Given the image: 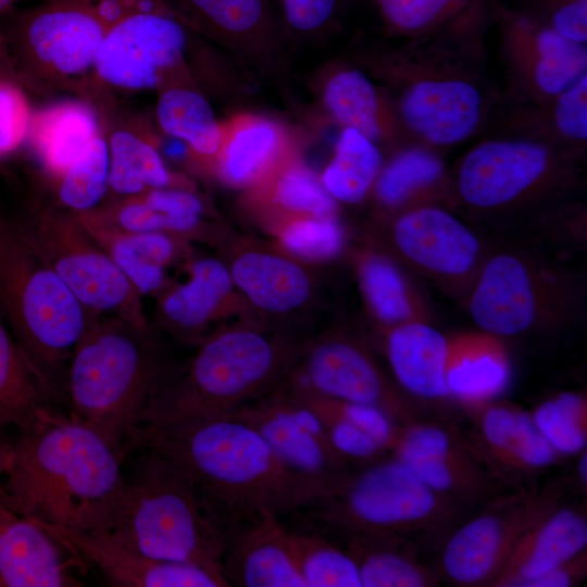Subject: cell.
I'll return each instance as SVG.
<instances>
[{"label":"cell","instance_id":"9f6ffc18","mask_svg":"<svg viewBox=\"0 0 587 587\" xmlns=\"http://www.w3.org/2000/svg\"><path fill=\"white\" fill-rule=\"evenodd\" d=\"M11 444L12 442L5 441L4 439H2L0 437V502L2 501V498H1V480H2L4 470H5V466H7V463H8L10 449H11Z\"/></svg>","mask_w":587,"mask_h":587},{"label":"cell","instance_id":"8992f818","mask_svg":"<svg viewBox=\"0 0 587 587\" xmlns=\"http://www.w3.org/2000/svg\"><path fill=\"white\" fill-rule=\"evenodd\" d=\"M0 314L53 398L91 315L27 239L0 221Z\"/></svg>","mask_w":587,"mask_h":587},{"label":"cell","instance_id":"f5cc1de1","mask_svg":"<svg viewBox=\"0 0 587 587\" xmlns=\"http://www.w3.org/2000/svg\"><path fill=\"white\" fill-rule=\"evenodd\" d=\"M587 574V549L524 584L523 587H572L582 583Z\"/></svg>","mask_w":587,"mask_h":587},{"label":"cell","instance_id":"6f0895ef","mask_svg":"<svg viewBox=\"0 0 587 587\" xmlns=\"http://www.w3.org/2000/svg\"><path fill=\"white\" fill-rule=\"evenodd\" d=\"M17 0H0V16L12 10Z\"/></svg>","mask_w":587,"mask_h":587},{"label":"cell","instance_id":"f6af8a7d","mask_svg":"<svg viewBox=\"0 0 587 587\" xmlns=\"http://www.w3.org/2000/svg\"><path fill=\"white\" fill-rule=\"evenodd\" d=\"M530 416L560 455L578 454L587 445V400L582 392L566 391L541 402Z\"/></svg>","mask_w":587,"mask_h":587},{"label":"cell","instance_id":"f1b7e54d","mask_svg":"<svg viewBox=\"0 0 587 587\" xmlns=\"http://www.w3.org/2000/svg\"><path fill=\"white\" fill-rule=\"evenodd\" d=\"M355 267L365 305L382 333L410 322L432 323L425 297L388 253L378 247L364 248Z\"/></svg>","mask_w":587,"mask_h":587},{"label":"cell","instance_id":"9a60e30c","mask_svg":"<svg viewBox=\"0 0 587 587\" xmlns=\"http://www.w3.org/2000/svg\"><path fill=\"white\" fill-rule=\"evenodd\" d=\"M232 413L254 427L287 466L322 486L327 495L350 472L315 412L284 380Z\"/></svg>","mask_w":587,"mask_h":587},{"label":"cell","instance_id":"d4e9b609","mask_svg":"<svg viewBox=\"0 0 587 587\" xmlns=\"http://www.w3.org/2000/svg\"><path fill=\"white\" fill-rule=\"evenodd\" d=\"M586 547L585 511L561 503L520 539L491 587H523Z\"/></svg>","mask_w":587,"mask_h":587},{"label":"cell","instance_id":"1f68e13d","mask_svg":"<svg viewBox=\"0 0 587 587\" xmlns=\"http://www.w3.org/2000/svg\"><path fill=\"white\" fill-rule=\"evenodd\" d=\"M28 136L46 168L58 177L100 135L91 109L68 101L32 115Z\"/></svg>","mask_w":587,"mask_h":587},{"label":"cell","instance_id":"4316f807","mask_svg":"<svg viewBox=\"0 0 587 587\" xmlns=\"http://www.w3.org/2000/svg\"><path fill=\"white\" fill-rule=\"evenodd\" d=\"M324 426L335 451L346 461H374L390 452L400 424L379 408L320 396L284 380Z\"/></svg>","mask_w":587,"mask_h":587},{"label":"cell","instance_id":"e575fe53","mask_svg":"<svg viewBox=\"0 0 587 587\" xmlns=\"http://www.w3.org/2000/svg\"><path fill=\"white\" fill-rule=\"evenodd\" d=\"M347 552L357 563L361 587H429L438 577L412 557L397 537H352Z\"/></svg>","mask_w":587,"mask_h":587},{"label":"cell","instance_id":"b9f144b4","mask_svg":"<svg viewBox=\"0 0 587 587\" xmlns=\"http://www.w3.org/2000/svg\"><path fill=\"white\" fill-rule=\"evenodd\" d=\"M442 174L444 165L435 154L421 148L408 149L380 170L375 195L382 205L398 210L434 186Z\"/></svg>","mask_w":587,"mask_h":587},{"label":"cell","instance_id":"83f0119b","mask_svg":"<svg viewBox=\"0 0 587 587\" xmlns=\"http://www.w3.org/2000/svg\"><path fill=\"white\" fill-rule=\"evenodd\" d=\"M383 335L384 354L403 390L426 400L449 398L445 377L447 336L427 322L401 324Z\"/></svg>","mask_w":587,"mask_h":587},{"label":"cell","instance_id":"d590c367","mask_svg":"<svg viewBox=\"0 0 587 587\" xmlns=\"http://www.w3.org/2000/svg\"><path fill=\"white\" fill-rule=\"evenodd\" d=\"M321 97L329 115L345 127L357 129L372 141L385 135L383 102L375 86L359 70L340 67L328 73Z\"/></svg>","mask_w":587,"mask_h":587},{"label":"cell","instance_id":"681fc988","mask_svg":"<svg viewBox=\"0 0 587 587\" xmlns=\"http://www.w3.org/2000/svg\"><path fill=\"white\" fill-rule=\"evenodd\" d=\"M341 0H280L287 27L298 34H319L329 28L339 15Z\"/></svg>","mask_w":587,"mask_h":587},{"label":"cell","instance_id":"8fae6325","mask_svg":"<svg viewBox=\"0 0 587 587\" xmlns=\"http://www.w3.org/2000/svg\"><path fill=\"white\" fill-rule=\"evenodd\" d=\"M565 489L554 482L489 501L445 541L439 561L444 576L457 586L491 587L520 539L562 503Z\"/></svg>","mask_w":587,"mask_h":587},{"label":"cell","instance_id":"ffe728a7","mask_svg":"<svg viewBox=\"0 0 587 587\" xmlns=\"http://www.w3.org/2000/svg\"><path fill=\"white\" fill-rule=\"evenodd\" d=\"M294 157V143L278 122L239 113L221 123V142L212 162L216 174L235 187L259 186Z\"/></svg>","mask_w":587,"mask_h":587},{"label":"cell","instance_id":"5bb4252c","mask_svg":"<svg viewBox=\"0 0 587 587\" xmlns=\"http://www.w3.org/2000/svg\"><path fill=\"white\" fill-rule=\"evenodd\" d=\"M285 379L320 396L379 408L399 424L415 420L412 404L372 352L348 335L328 334L303 342Z\"/></svg>","mask_w":587,"mask_h":587},{"label":"cell","instance_id":"7bdbcfd3","mask_svg":"<svg viewBox=\"0 0 587 587\" xmlns=\"http://www.w3.org/2000/svg\"><path fill=\"white\" fill-rule=\"evenodd\" d=\"M260 186L272 203L290 216H336V200L294 157Z\"/></svg>","mask_w":587,"mask_h":587},{"label":"cell","instance_id":"ac0fdd59","mask_svg":"<svg viewBox=\"0 0 587 587\" xmlns=\"http://www.w3.org/2000/svg\"><path fill=\"white\" fill-rule=\"evenodd\" d=\"M87 565L36 521L0 502V587H76Z\"/></svg>","mask_w":587,"mask_h":587},{"label":"cell","instance_id":"d6986e66","mask_svg":"<svg viewBox=\"0 0 587 587\" xmlns=\"http://www.w3.org/2000/svg\"><path fill=\"white\" fill-rule=\"evenodd\" d=\"M222 574L229 586L305 587L289 530L268 511L226 526Z\"/></svg>","mask_w":587,"mask_h":587},{"label":"cell","instance_id":"603a6c76","mask_svg":"<svg viewBox=\"0 0 587 587\" xmlns=\"http://www.w3.org/2000/svg\"><path fill=\"white\" fill-rule=\"evenodd\" d=\"M227 266L234 286L264 313L292 314L313 298L315 286L311 273L285 253L246 247L233 255Z\"/></svg>","mask_w":587,"mask_h":587},{"label":"cell","instance_id":"ba28073f","mask_svg":"<svg viewBox=\"0 0 587 587\" xmlns=\"http://www.w3.org/2000/svg\"><path fill=\"white\" fill-rule=\"evenodd\" d=\"M465 298L476 326L501 338L565 324L582 302L564 268L517 250L487 257Z\"/></svg>","mask_w":587,"mask_h":587},{"label":"cell","instance_id":"74e56055","mask_svg":"<svg viewBox=\"0 0 587 587\" xmlns=\"http://www.w3.org/2000/svg\"><path fill=\"white\" fill-rule=\"evenodd\" d=\"M108 146L109 187L114 192L133 197L151 189L173 187L175 178L148 140L121 129L111 136Z\"/></svg>","mask_w":587,"mask_h":587},{"label":"cell","instance_id":"7c38bea8","mask_svg":"<svg viewBox=\"0 0 587 587\" xmlns=\"http://www.w3.org/2000/svg\"><path fill=\"white\" fill-rule=\"evenodd\" d=\"M377 246L398 263L452 296L466 297L485 259L478 236L436 205H411L388 220Z\"/></svg>","mask_w":587,"mask_h":587},{"label":"cell","instance_id":"9c48e42d","mask_svg":"<svg viewBox=\"0 0 587 587\" xmlns=\"http://www.w3.org/2000/svg\"><path fill=\"white\" fill-rule=\"evenodd\" d=\"M18 225L91 316L150 329L142 297L75 215L36 208Z\"/></svg>","mask_w":587,"mask_h":587},{"label":"cell","instance_id":"2e32d148","mask_svg":"<svg viewBox=\"0 0 587 587\" xmlns=\"http://www.w3.org/2000/svg\"><path fill=\"white\" fill-rule=\"evenodd\" d=\"M553 167L551 152L539 142L490 140L464 157L457 174V189L472 208L504 209L538 189Z\"/></svg>","mask_w":587,"mask_h":587},{"label":"cell","instance_id":"816d5d0a","mask_svg":"<svg viewBox=\"0 0 587 587\" xmlns=\"http://www.w3.org/2000/svg\"><path fill=\"white\" fill-rule=\"evenodd\" d=\"M549 27L577 42L587 40V0H545Z\"/></svg>","mask_w":587,"mask_h":587},{"label":"cell","instance_id":"f35d334b","mask_svg":"<svg viewBox=\"0 0 587 587\" xmlns=\"http://www.w3.org/2000/svg\"><path fill=\"white\" fill-rule=\"evenodd\" d=\"M382 162L374 141L357 129L345 127L321 182L336 201L358 203L374 186Z\"/></svg>","mask_w":587,"mask_h":587},{"label":"cell","instance_id":"f546056e","mask_svg":"<svg viewBox=\"0 0 587 587\" xmlns=\"http://www.w3.org/2000/svg\"><path fill=\"white\" fill-rule=\"evenodd\" d=\"M78 221L141 297H158L167 288L166 268L185 252L182 236L167 232L120 233Z\"/></svg>","mask_w":587,"mask_h":587},{"label":"cell","instance_id":"4dcf8cb0","mask_svg":"<svg viewBox=\"0 0 587 587\" xmlns=\"http://www.w3.org/2000/svg\"><path fill=\"white\" fill-rule=\"evenodd\" d=\"M189 27L211 34L232 47H268L277 21L271 0H178Z\"/></svg>","mask_w":587,"mask_h":587},{"label":"cell","instance_id":"5b68a950","mask_svg":"<svg viewBox=\"0 0 587 587\" xmlns=\"http://www.w3.org/2000/svg\"><path fill=\"white\" fill-rule=\"evenodd\" d=\"M150 329L118 317L91 316L63 383L68 415L125 453V441L166 372Z\"/></svg>","mask_w":587,"mask_h":587},{"label":"cell","instance_id":"11a10c76","mask_svg":"<svg viewBox=\"0 0 587 587\" xmlns=\"http://www.w3.org/2000/svg\"><path fill=\"white\" fill-rule=\"evenodd\" d=\"M578 454H579V458H578V462L576 466L577 482L582 489L583 488L586 489V486H587V451L586 449H584Z\"/></svg>","mask_w":587,"mask_h":587},{"label":"cell","instance_id":"ee69618b","mask_svg":"<svg viewBox=\"0 0 587 587\" xmlns=\"http://www.w3.org/2000/svg\"><path fill=\"white\" fill-rule=\"evenodd\" d=\"M109 146L98 136L58 176V197L75 214L96 209L109 187Z\"/></svg>","mask_w":587,"mask_h":587},{"label":"cell","instance_id":"44dd1931","mask_svg":"<svg viewBox=\"0 0 587 587\" xmlns=\"http://www.w3.org/2000/svg\"><path fill=\"white\" fill-rule=\"evenodd\" d=\"M405 124L420 137L451 145L470 136L482 115V97L469 82L424 78L407 88L400 101Z\"/></svg>","mask_w":587,"mask_h":587},{"label":"cell","instance_id":"f907efd6","mask_svg":"<svg viewBox=\"0 0 587 587\" xmlns=\"http://www.w3.org/2000/svg\"><path fill=\"white\" fill-rule=\"evenodd\" d=\"M587 76L584 74L559 95L554 109L558 129L567 138L583 141L587 137Z\"/></svg>","mask_w":587,"mask_h":587},{"label":"cell","instance_id":"30bf717a","mask_svg":"<svg viewBox=\"0 0 587 587\" xmlns=\"http://www.w3.org/2000/svg\"><path fill=\"white\" fill-rule=\"evenodd\" d=\"M118 16L99 48L95 71L117 88L161 86L183 64L188 24L166 0H116Z\"/></svg>","mask_w":587,"mask_h":587},{"label":"cell","instance_id":"7402d4cb","mask_svg":"<svg viewBox=\"0 0 587 587\" xmlns=\"http://www.w3.org/2000/svg\"><path fill=\"white\" fill-rule=\"evenodd\" d=\"M471 413L479 444L476 450L500 478L504 472L530 474L545 470L559 459L530 413L495 401Z\"/></svg>","mask_w":587,"mask_h":587},{"label":"cell","instance_id":"4fadbf2b","mask_svg":"<svg viewBox=\"0 0 587 587\" xmlns=\"http://www.w3.org/2000/svg\"><path fill=\"white\" fill-rule=\"evenodd\" d=\"M105 30L90 0H46L11 15L2 35L21 73L75 76L95 68Z\"/></svg>","mask_w":587,"mask_h":587},{"label":"cell","instance_id":"836d02e7","mask_svg":"<svg viewBox=\"0 0 587 587\" xmlns=\"http://www.w3.org/2000/svg\"><path fill=\"white\" fill-rule=\"evenodd\" d=\"M52 399L0 314V425L24 427Z\"/></svg>","mask_w":587,"mask_h":587},{"label":"cell","instance_id":"c3c4849f","mask_svg":"<svg viewBox=\"0 0 587 587\" xmlns=\"http://www.w3.org/2000/svg\"><path fill=\"white\" fill-rule=\"evenodd\" d=\"M30 110L23 91L0 80V157L14 151L28 136Z\"/></svg>","mask_w":587,"mask_h":587},{"label":"cell","instance_id":"6da1fadb","mask_svg":"<svg viewBox=\"0 0 587 587\" xmlns=\"http://www.w3.org/2000/svg\"><path fill=\"white\" fill-rule=\"evenodd\" d=\"M153 451L180 469L225 527L262 511H301L327 495L287 466L258 430L234 413L165 425L139 424L126 452Z\"/></svg>","mask_w":587,"mask_h":587},{"label":"cell","instance_id":"d6a6232c","mask_svg":"<svg viewBox=\"0 0 587 587\" xmlns=\"http://www.w3.org/2000/svg\"><path fill=\"white\" fill-rule=\"evenodd\" d=\"M407 465L433 490L459 504L489 502L500 496V477L471 444Z\"/></svg>","mask_w":587,"mask_h":587},{"label":"cell","instance_id":"52a82bcc","mask_svg":"<svg viewBox=\"0 0 587 587\" xmlns=\"http://www.w3.org/2000/svg\"><path fill=\"white\" fill-rule=\"evenodd\" d=\"M459 503L427 486L391 455L349 472L328 495L303 508L314 523L352 537H397L437 530L460 512Z\"/></svg>","mask_w":587,"mask_h":587},{"label":"cell","instance_id":"60d3db41","mask_svg":"<svg viewBox=\"0 0 587 587\" xmlns=\"http://www.w3.org/2000/svg\"><path fill=\"white\" fill-rule=\"evenodd\" d=\"M289 537L305 587H361L357 563L347 550L317 535L289 532Z\"/></svg>","mask_w":587,"mask_h":587},{"label":"cell","instance_id":"8d00e7d4","mask_svg":"<svg viewBox=\"0 0 587 587\" xmlns=\"http://www.w3.org/2000/svg\"><path fill=\"white\" fill-rule=\"evenodd\" d=\"M157 120L165 134L183 140L195 154L213 162L221 142V123L199 91L184 85L168 86L159 97Z\"/></svg>","mask_w":587,"mask_h":587},{"label":"cell","instance_id":"ab89813d","mask_svg":"<svg viewBox=\"0 0 587 587\" xmlns=\"http://www.w3.org/2000/svg\"><path fill=\"white\" fill-rule=\"evenodd\" d=\"M525 23L537 51L535 82L545 93L560 95L586 74V48L528 16Z\"/></svg>","mask_w":587,"mask_h":587},{"label":"cell","instance_id":"3957f363","mask_svg":"<svg viewBox=\"0 0 587 587\" xmlns=\"http://www.w3.org/2000/svg\"><path fill=\"white\" fill-rule=\"evenodd\" d=\"M302 345L250 325L215 330L198 342L185 365L168 366L139 424L232 413L283 382Z\"/></svg>","mask_w":587,"mask_h":587},{"label":"cell","instance_id":"277c9868","mask_svg":"<svg viewBox=\"0 0 587 587\" xmlns=\"http://www.w3.org/2000/svg\"><path fill=\"white\" fill-rule=\"evenodd\" d=\"M133 451L137 457L104 534L148 557L192 564L225 580L222 520L174 463L153 451Z\"/></svg>","mask_w":587,"mask_h":587},{"label":"cell","instance_id":"e0dca14e","mask_svg":"<svg viewBox=\"0 0 587 587\" xmlns=\"http://www.w3.org/2000/svg\"><path fill=\"white\" fill-rule=\"evenodd\" d=\"M33 520L96 567L111 586L228 587L223 578L202 567L148 557L104 533L76 532Z\"/></svg>","mask_w":587,"mask_h":587},{"label":"cell","instance_id":"484cf974","mask_svg":"<svg viewBox=\"0 0 587 587\" xmlns=\"http://www.w3.org/2000/svg\"><path fill=\"white\" fill-rule=\"evenodd\" d=\"M234 287L223 261L196 259L189 265V278L185 283L167 286L158 296V314L170 332L198 344L205 328L228 308Z\"/></svg>","mask_w":587,"mask_h":587},{"label":"cell","instance_id":"cb8c5ba5","mask_svg":"<svg viewBox=\"0 0 587 587\" xmlns=\"http://www.w3.org/2000/svg\"><path fill=\"white\" fill-rule=\"evenodd\" d=\"M511 374L509 353L501 337L482 329L448 337L445 377L449 398L470 412L502 395Z\"/></svg>","mask_w":587,"mask_h":587},{"label":"cell","instance_id":"db71d44e","mask_svg":"<svg viewBox=\"0 0 587 587\" xmlns=\"http://www.w3.org/2000/svg\"><path fill=\"white\" fill-rule=\"evenodd\" d=\"M7 43L0 32V80H10L8 74L13 72L11 59L7 53Z\"/></svg>","mask_w":587,"mask_h":587},{"label":"cell","instance_id":"7dc6e473","mask_svg":"<svg viewBox=\"0 0 587 587\" xmlns=\"http://www.w3.org/2000/svg\"><path fill=\"white\" fill-rule=\"evenodd\" d=\"M140 196L151 208L166 215L168 233L184 237L198 230L204 205L196 193L168 187L151 189Z\"/></svg>","mask_w":587,"mask_h":587},{"label":"cell","instance_id":"bcb514c9","mask_svg":"<svg viewBox=\"0 0 587 587\" xmlns=\"http://www.w3.org/2000/svg\"><path fill=\"white\" fill-rule=\"evenodd\" d=\"M278 240L292 257L324 261L340 253L346 235L336 216H289L279 228Z\"/></svg>","mask_w":587,"mask_h":587},{"label":"cell","instance_id":"7a4b0ae2","mask_svg":"<svg viewBox=\"0 0 587 587\" xmlns=\"http://www.w3.org/2000/svg\"><path fill=\"white\" fill-rule=\"evenodd\" d=\"M18 429L1 480L3 502L50 525L104 533L125 479L126 453L52 407Z\"/></svg>","mask_w":587,"mask_h":587}]
</instances>
